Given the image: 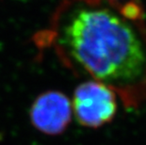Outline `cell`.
<instances>
[{
	"label": "cell",
	"mask_w": 146,
	"mask_h": 145,
	"mask_svg": "<svg viewBox=\"0 0 146 145\" xmlns=\"http://www.w3.org/2000/svg\"><path fill=\"white\" fill-rule=\"evenodd\" d=\"M33 42L127 101L146 92V24L137 0H62Z\"/></svg>",
	"instance_id": "1"
},
{
	"label": "cell",
	"mask_w": 146,
	"mask_h": 145,
	"mask_svg": "<svg viewBox=\"0 0 146 145\" xmlns=\"http://www.w3.org/2000/svg\"><path fill=\"white\" fill-rule=\"evenodd\" d=\"M116 93L95 80L79 84L74 91L72 109L76 120L85 127L99 128L113 120L117 112Z\"/></svg>",
	"instance_id": "2"
},
{
	"label": "cell",
	"mask_w": 146,
	"mask_h": 145,
	"mask_svg": "<svg viewBox=\"0 0 146 145\" xmlns=\"http://www.w3.org/2000/svg\"><path fill=\"white\" fill-rule=\"evenodd\" d=\"M72 103L63 92L48 91L34 100L29 109V119L38 131L56 136L66 130L72 120Z\"/></svg>",
	"instance_id": "3"
},
{
	"label": "cell",
	"mask_w": 146,
	"mask_h": 145,
	"mask_svg": "<svg viewBox=\"0 0 146 145\" xmlns=\"http://www.w3.org/2000/svg\"><path fill=\"white\" fill-rule=\"evenodd\" d=\"M116 1H119V0H116Z\"/></svg>",
	"instance_id": "4"
}]
</instances>
